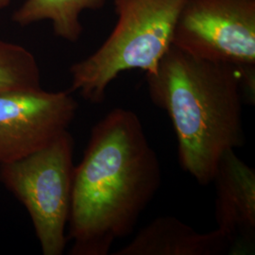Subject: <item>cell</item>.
Instances as JSON below:
<instances>
[{"instance_id":"cell-1","label":"cell","mask_w":255,"mask_h":255,"mask_svg":"<svg viewBox=\"0 0 255 255\" xmlns=\"http://www.w3.org/2000/svg\"><path fill=\"white\" fill-rule=\"evenodd\" d=\"M162 169L141 120L112 110L92 128L75 166L68 239L71 255H107L130 235L161 186Z\"/></svg>"},{"instance_id":"cell-2","label":"cell","mask_w":255,"mask_h":255,"mask_svg":"<svg viewBox=\"0 0 255 255\" xmlns=\"http://www.w3.org/2000/svg\"><path fill=\"white\" fill-rule=\"evenodd\" d=\"M146 76L151 101L172 122L182 169L208 185L223 154L245 142L242 75L172 45Z\"/></svg>"},{"instance_id":"cell-3","label":"cell","mask_w":255,"mask_h":255,"mask_svg":"<svg viewBox=\"0 0 255 255\" xmlns=\"http://www.w3.org/2000/svg\"><path fill=\"white\" fill-rule=\"evenodd\" d=\"M185 0H115L116 27L93 54L70 67L71 87L85 101L102 103L120 74L156 70L172 46L174 29Z\"/></svg>"},{"instance_id":"cell-4","label":"cell","mask_w":255,"mask_h":255,"mask_svg":"<svg viewBox=\"0 0 255 255\" xmlns=\"http://www.w3.org/2000/svg\"><path fill=\"white\" fill-rule=\"evenodd\" d=\"M73 154V137L66 130L35 152L0 164V182L26 207L44 255H62L66 246Z\"/></svg>"},{"instance_id":"cell-5","label":"cell","mask_w":255,"mask_h":255,"mask_svg":"<svg viewBox=\"0 0 255 255\" xmlns=\"http://www.w3.org/2000/svg\"><path fill=\"white\" fill-rule=\"evenodd\" d=\"M172 45L235 66L255 93V0H185Z\"/></svg>"},{"instance_id":"cell-6","label":"cell","mask_w":255,"mask_h":255,"mask_svg":"<svg viewBox=\"0 0 255 255\" xmlns=\"http://www.w3.org/2000/svg\"><path fill=\"white\" fill-rule=\"evenodd\" d=\"M71 92L40 88L0 94V164L45 147L68 130L78 110Z\"/></svg>"},{"instance_id":"cell-7","label":"cell","mask_w":255,"mask_h":255,"mask_svg":"<svg viewBox=\"0 0 255 255\" xmlns=\"http://www.w3.org/2000/svg\"><path fill=\"white\" fill-rule=\"evenodd\" d=\"M213 182L218 229L228 238L234 255L251 252L255 239V169L230 149L221 157Z\"/></svg>"},{"instance_id":"cell-8","label":"cell","mask_w":255,"mask_h":255,"mask_svg":"<svg viewBox=\"0 0 255 255\" xmlns=\"http://www.w3.org/2000/svg\"><path fill=\"white\" fill-rule=\"evenodd\" d=\"M228 238L219 230L201 234L174 217L151 221L115 255H221L230 254Z\"/></svg>"},{"instance_id":"cell-9","label":"cell","mask_w":255,"mask_h":255,"mask_svg":"<svg viewBox=\"0 0 255 255\" xmlns=\"http://www.w3.org/2000/svg\"><path fill=\"white\" fill-rule=\"evenodd\" d=\"M106 0H26L12 20L20 26L48 20L55 34L65 41L75 43L82 35L80 16L86 9H102Z\"/></svg>"},{"instance_id":"cell-10","label":"cell","mask_w":255,"mask_h":255,"mask_svg":"<svg viewBox=\"0 0 255 255\" xmlns=\"http://www.w3.org/2000/svg\"><path fill=\"white\" fill-rule=\"evenodd\" d=\"M40 87L41 73L33 54L24 46L0 39V94Z\"/></svg>"},{"instance_id":"cell-11","label":"cell","mask_w":255,"mask_h":255,"mask_svg":"<svg viewBox=\"0 0 255 255\" xmlns=\"http://www.w3.org/2000/svg\"><path fill=\"white\" fill-rule=\"evenodd\" d=\"M10 1L11 0H0V10L8 7L10 4Z\"/></svg>"}]
</instances>
